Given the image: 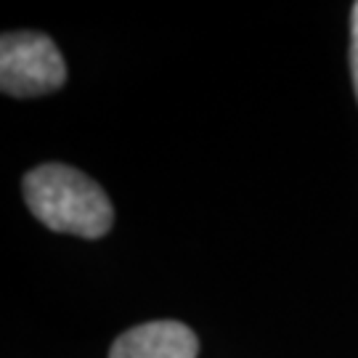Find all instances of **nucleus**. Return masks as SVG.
<instances>
[{
  "label": "nucleus",
  "mask_w": 358,
  "mask_h": 358,
  "mask_svg": "<svg viewBox=\"0 0 358 358\" xmlns=\"http://www.w3.org/2000/svg\"><path fill=\"white\" fill-rule=\"evenodd\" d=\"M199 340L180 321H152L120 334L109 358H196Z\"/></svg>",
  "instance_id": "3"
},
{
  "label": "nucleus",
  "mask_w": 358,
  "mask_h": 358,
  "mask_svg": "<svg viewBox=\"0 0 358 358\" xmlns=\"http://www.w3.org/2000/svg\"><path fill=\"white\" fill-rule=\"evenodd\" d=\"M66 64L48 35L6 32L0 40V88L6 96L35 99L62 88Z\"/></svg>",
  "instance_id": "2"
},
{
  "label": "nucleus",
  "mask_w": 358,
  "mask_h": 358,
  "mask_svg": "<svg viewBox=\"0 0 358 358\" xmlns=\"http://www.w3.org/2000/svg\"><path fill=\"white\" fill-rule=\"evenodd\" d=\"M350 69H353V85L358 99V3H353V22H350Z\"/></svg>",
  "instance_id": "4"
},
{
  "label": "nucleus",
  "mask_w": 358,
  "mask_h": 358,
  "mask_svg": "<svg viewBox=\"0 0 358 358\" xmlns=\"http://www.w3.org/2000/svg\"><path fill=\"white\" fill-rule=\"evenodd\" d=\"M24 199L43 226L80 239H99L115 223V210L101 186L85 173L59 162L27 173Z\"/></svg>",
  "instance_id": "1"
}]
</instances>
